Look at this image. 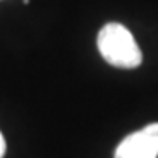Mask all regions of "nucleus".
Listing matches in <instances>:
<instances>
[{
    "mask_svg": "<svg viewBox=\"0 0 158 158\" xmlns=\"http://www.w3.org/2000/svg\"><path fill=\"white\" fill-rule=\"evenodd\" d=\"M97 48L100 56L113 67L135 69L142 63V53L134 35L121 23L104 25L97 37Z\"/></svg>",
    "mask_w": 158,
    "mask_h": 158,
    "instance_id": "nucleus-1",
    "label": "nucleus"
},
{
    "mask_svg": "<svg viewBox=\"0 0 158 158\" xmlns=\"http://www.w3.org/2000/svg\"><path fill=\"white\" fill-rule=\"evenodd\" d=\"M114 158H158V123L127 135L118 144Z\"/></svg>",
    "mask_w": 158,
    "mask_h": 158,
    "instance_id": "nucleus-2",
    "label": "nucleus"
},
{
    "mask_svg": "<svg viewBox=\"0 0 158 158\" xmlns=\"http://www.w3.org/2000/svg\"><path fill=\"white\" fill-rule=\"evenodd\" d=\"M4 155H6V139L0 132V158H4Z\"/></svg>",
    "mask_w": 158,
    "mask_h": 158,
    "instance_id": "nucleus-3",
    "label": "nucleus"
}]
</instances>
